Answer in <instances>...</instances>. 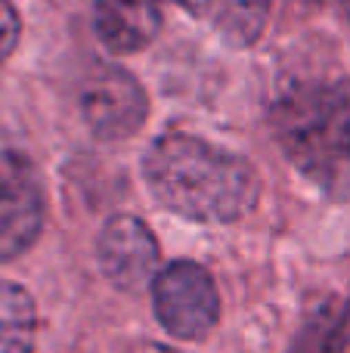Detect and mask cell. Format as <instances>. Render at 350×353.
I'll return each mask as SVG.
<instances>
[{
    "label": "cell",
    "instance_id": "obj_5",
    "mask_svg": "<svg viewBox=\"0 0 350 353\" xmlns=\"http://www.w3.org/2000/svg\"><path fill=\"white\" fill-rule=\"evenodd\" d=\"M43 226V189L22 149L0 146V263L37 242Z\"/></svg>",
    "mask_w": 350,
    "mask_h": 353
},
{
    "label": "cell",
    "instance_id": "obj_6",
    "mask_svg": "<svg viewBox=\"0 0 350 353\" xmlns=\"http://www.w3.org/2000/svg\"><path fill=\"white\" fill-rule=\"evenodd\" d=\"M158 242L140 217L118 214L105 220L96 239V261L103 276L121 292H140L158 273Z\"/></svg>",
    "mask_w": 350,
    "mask_h": 353
},
{
    "label": "cell",
    "instance_id": "obj_1",
    "mask_svg": "<svg viewBox=\"0 0 350 353\" xmlns=\"http://www.w3.org/2000/svg\"><path fill=\"white\" fill-rule=\"evenodd\" d=\"M143 180L161 208L196 223H236L260 199V174L251 161L183 130L152 140L143 155Z\"/></svg>",
    "mask_w": 350,
    "mask_h": 353
},
{
    "label": "cell",
    "instance_id": "obj_10",
    "mask_svg": "<svg viewBox=\"0 0 350 353\" xmlns=\"http://www.w3.org/2000/svg\"><path fill=\"white\" fill-rule=\"evenodd\" d=\"M217 34L233 50H248L264 37L273 12V0H214Z\"/></svg>",
    "mask_w": 350,
    "mask_h": 353
},
{
    "label": "cell",
    "instance_id": "obj_13",
    "mask_svg": "<svg viewBox=\"0 0 350 353\" xmlns=\"http://www.w3.org/2000/svg\"><path fill=\"white\" fill-rule=\"evenodd\" d=\"M124 353H174V350L161 347V344H136V347H130V350H124Z\"/></svg>",
    "mask_w": 350,
    "mask_h": 353
},
{
    "label": "cell",
    "instance_id": "obj_2",
    "mask_svg": "<svg viewBox=\"0 0 350 353\" xmlns=\"http://www.w3.org/2000/svg\"><path fill=\"white\" fill-rule=\"evenodd\" d=\"M273 140L326 199L350 201V84L298 81L270 105Z\"/></svg>",
    "mask_w": 350,
    "mask_h": 353
},
{
    "label": "cell",
    "instance_id": "obj_7",
    "mask_svg": "<svg viewBox=\"0 0 350 353\" xmlns=\"http://www.w3.org/2000/svg\"><path fill=\"white\" fill-rule=\"evenodd\" d=\"M93 31L99 43L115 56H130L146 50L161 34L158 0H90Z\"/></svg>",
    "mask_w": 350,
    "mask_h": 353
},
{
    "label": "cell",
    "instance_id": "obj_8",
    "mask_svg": "<svg viewBox=\"0 0 350 353\" xmlns=\"http://www.w3.org/2000/svg\"><path fill=\"white\" fill-rule=\"evenodd\" d=\"M350 350V301L316 307L285 353H347Z\"/></svg>",
    "mask_w": 350,
    "mask_h": 353
},
{
    "label": "cell",
    "instance_id": "obj_4",
    "mask_svg": "<svg viewBox=\"0 0 350 353\" xmlns=\"http://www.w3.org/2000/svg\"><path fill=\"white\" fill-rule=\"evenodd\" d=\"M78 109L87 130L103 143L130 140L149 118V97L143 84L121 65H93L78 87Z\"/></svg>",
    "mask_w": 350,
    "mask_h": 353
},
{
    "label": "cell",
    "instance_id": "obj_9",
    "mask_svg": "<svg viewBox=\"0 0 350 353\" xmlns=\"http://www.w3.org/2000/svg\"><path fill=\"white\" fill-rule=\"evenodd\" d=\"M37 310L31 294L0 279V353H34Z\"/></svg>",
    "mask_w": 350,
    "mask_h": 353
},
{
    "label": "cell",
    "instance_id": "obj_3",
    "mask_svg": "<svg viewBox=\"0 0 350 353\" xmlns=\"http://www.w3.org/2000/svg\"><path fill=\"white\" fill-rule=\"evenodd\" d=\"M152 310L161 329L183 341L205 338L220 319V294L214 276L196 261H174L155 273Z\"/></svg>",
    "mask_w": 350,
    "mask_h": 353
},
{
    "label": "cell",
    "instance_id": "obj_11",
    "mask_svg": "<svg viewBox=\"0 0 350 353\" xmlns=\"http://www.w3.org/2000/svg\"><path fill=\"white\" fill-rule=\"evenodd\" d=\"M19 37H22V16L12 0H0V65L16 53Z\"/></svg>",
    "mask_w": 350,
    "mask_h": 353
},
{
    "label": "cell",
    "instance_id": "obj_14",
    "mask_svg": "<svg viewBox=\"0 0 350 353\" xmlns=\"http://www.w3.org/2000/svg\"><path fill=\"white\" fill-rule=\"evenodd\" d=\"M341 6H344V16H347V22H350V0H341Z\"/></svg>",
    "mask_w": 350,
    "mask_h": 353
},
{
    "label": "cell",
    "instance_id": "obj_12",
    "mask_svg": "<svg viewBox=\"0 0 350 353\" xmlns=\"http://www.w3.org/2000/svg\"><path fill=\"white\" fill-rule=\"evenodd\" d=\"M165 3L180 6V10L189 12V16H208L211 6H214V0H165Z\"/></svg>",
    "mask_w": 350,
    "mask_h": 353
}]
</instances>
